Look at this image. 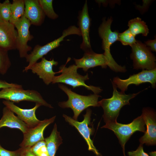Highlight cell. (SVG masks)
I'll use <instances>...</instances> for the list:
<instances>
[{"mask_svg": "<svg viewBox=\"0 0 156 156\" xmlns=\"http://www.w3.org/2000/svg\"><path fill=\"white\" fill-rule=\"evenodd\" d=\"M78 25L82 37L80 48L85 52L92 51L90 37V19L88 12L87 2L86 0L82 10L79 13Z\"/></svg>", "mask_w": 156, "mask_h": 156, "instance_id": "5bb4252c", "label": "cell"}, {"mask_svg": "<svg viewBox=\"0 0 156 156\" xmlns=\"http://www.w3.org/2000/svg\"><path fill=\"white\" fill-rule=\"evenodd\" d=\"M36 156H48L46 142L44 140L40 141L30 148Z\"/></svg>", "mask_w": 156, "mask_h": 156, "instance_id": "83f0119b", "label": "cell"}, {"mask_svg": "<svg viewBox=\"0 0 156 156\" xmlns=\"http://www.w3.org/2000/svg\"></svg>", "mask_w": 156, "mask_h": 156, "instance_id": "d590c367", "label": "cell"}, {"mask_svg": "<svg viewBox=\"0 0 156 156\" xmlns=\"http://www.w3.org/2000/svg\"><path fill=\"white\" fill-rule=\"evenodd\" d=\"M75 65L78 68H82L85 72L90 68L97 66H101L105 68L109 66L108 62L103 54L95 53L92 50L85 52L80 59L74 58Z\"/></svg>", "mask_w": 156, "mask_h": 156, "instance_id": "2e32d148", "label": "cell"}, {"mask_svg": "<svg viewBox=\"0 0 156 156\" xmlns=\"http://www.w3.org/2000/svg\"><path fill=\"white\" fill-rule=\"evenodd\" d=\"M145 43L146 46L149 47V48L151 51L156 52V38L153 40H148L146 41Z\"/></svg>", "mask_w": 156, "mask_h": 156, "instance_id": "d6a6232c", "label": "cell"}, {"mask_svg": "<svg viewBox=\"0 0 156 156\" xmlns=\"http://www.w3.org/2000/svg\"><path fill=\"white\" fill-rule=\"evenodd\" d=\"M131 47L130 56L134 69L152 70L156 68L155 57L148 47L138 40Z\"/></svg>", "mask_w": 156, "mask_h": 156, "instance_id": "52a82bcc", "label": "cell"}, {"mask_svg": "<svg viewBox=\"0 0 156 156\" xmlns=\"http://www.w3.org/2000/svg\"><path fill=\"white\" fill-rule=\"evenodd\" d=\"M118 40L120 41L124 45H128L131 47L137 41L135 38V36L129 29L122 33H119Z\"/></svg>", "mask_w": 156, "mask_h": 156, "instance_id": "4316f807", "label": "cell"}, {"mask_svg": "<svg viewBox=\"0 0 156 156\" xmlns=\"http://www.w3.org/2000/svg\"><path fill=\"white\" fill-rule=\"evenodd\" d=\"M58 62L53 59L50 60H47L44 57L41 59V61L35 63L29 68L32 72L36 74L42 79L47 85L52 82L56 74L59 73L54 72L53 70V66H57Z\"/></svg>", "mask_w": 156, "mask_h": 156, "instance_id": "e0dca14e", "label": "cell"}, {"mask_svg": "<svg viewBox=\"0 0 156 156\" xmlns=\"http://www.w3.org/2000/svg\"><path fill=\"white\" fill-rule=\"evenodd\" d=\"M111 17L106 20L104 19L99 28V34L102 39V48L104 50L103 54L109 63L108 66L112 70L116 72L125 73L127 71L125 66L118 64L113 58L110 51L111 45L118 40L119 33L117 31H112L111 26L112 21Z\"/></svg>", "mask_w": 156, "mask_h": 156, "instance_id": "3957f363", "label": "cell"}, {"mask_svg": "<svg viewBox=\"0 0 156 156\" xmlns=\"http://www.w3.org/2000/svg\"><path fill=\"white\" fill-rule=\"evenodd\" d=\"M128 25V29L135 36L139 34L146 36L149 33V29L146 23L139 17L130 20Z\"/></svg>", "mask_w": 156, "mask_h": 156, "instance_id": "7402d4cb", "label": "cell"}, {"mask_svg": "<svg viewBox=\"0 0 156 156\" xmlns=\"http://www.w3.org/2000/svg\"><path fill=\"white\" fill-rule=\"evenodd\" d=\"M14 113L5 106L3 110V115L0 119V129L5 127L20 130L25 133L30 127Z\"/></svg>", "mask_w": 156, "mask_h": 156, "instance_id": "ffe728a7", "label": "cell"}, {"mask_svg": "<svg viewBox=\"0 0 156 156\" xmlns=\"http://www.w3.org/2000/svg\"><path fill=\"white\" fill-rule=\"evenodd\" d=\"M112 81L121 91L125 92L128 86L131 84L138 86L142 83H149L154 89L156 85V68L152 70H143L136 74L130 75L129 78L121 79L118 77L113 78Z\"/></svg>", "mask_w": 156, "mask_h": 156, "instance_id": "9c48e42d", "label": "cell"}, {"mask_svg": "<svg viewBox=\"0 0 156 156\" xmlns=\"http://www.w3.org/2000/svg\"><path fill=\"white\" fill-rule=\"evenodd\" d=\"M19 149L14 151L8 150L3 148L0 144V156H18Z\"/></svg>", "mask_w": 156, "mask_h": 156, "instance_id": "f546056e", "label": "cell"}, {"mask_svg": "<svg viewBox=\"0 0 156 156\" xmlns=\"http://www.w3.org/2000/svg\"><path fill=\"white\" fill-rule=\"evenodd\" d=\"M55 116L49 119L41 121L36 126L29 128L24 135L23 140L20 145L21 148H30L38 142L44 140L43 133L45 128L53 123L55 118Z\"/></svg>", "mask_w": 156, "mask_h": 156, "instance_id": "4fadbf2b", "label": "cell"}, {"mask_svg": "<svg viewBox=\"0 0 156 156\" xmlns=\"http://www.w3.org/2000/svg\"><path fill=\"white\" fill-rule=\"evenodd\" d=\"M24 16L31 25L40 26L43 22L45 16L38 0H24Z\"/></svg>", "mask_w": 156, "mask_h": 156, "instance_id": "d6986e66", "label": "cell"}, {"mask_svg": "<svg viewBox=\"0 0 156 156\" xmlns=\"http://www.w3.org/2000/svg\"><path fill=\"white\" fill-rule=\"evenodd\" d=\"M31 25L30 21L24 15L14 24L17 32L16 49L21 58H25L28 52L32 49V47L27 44L28 42L34 38L29 30Z\"/></svg>", "mask_w": 156, "mask_h": 156, "instance_id": "8fae6325", "label": "cell"}, {"mask_svg": "<svg viewBox=\"0 0 156 156\" xmlns=\"http://www.w3.org/2000/svg\"><path fill=\"white\" fill-rule=\"evenodd\" d=\"M3 103L13 112L17 115V116L27 124L30 128L34 127L41 121L38 119L35 115L37 109L42 105L36 103L35 106L30 109H23L15 105L12 102L4 100Z\"/></svg>", "mask_w": 156, "mask_h": 156, "instance_id": "ac0fdd59", "label": "cell"}, {"mask_svg": "<svg viewBox=\"0 0 156 156\" xmlns=\"http://www.w3.org/2000/svg\"><path fill=\"white\" fill-rule=\"evenodd\" d=\"M11 65L8 51L0 48V74H6Z\"/></svg>", "mask_w": 156, "mask_h": 156, "instance_id": "d4e9b609", "label": "cell"}, {"mask_svg": "<svg viewBox=\"0 0 156 156\" xmlns=\"http://www.w3.org/2000/svg\"><path fill=\"white\" fill-rule=\"evenodd\" d=\"M146 127L144 135L139 140L140 144L147 146L156 144V116L155 111L148 107L144 108L141 115Z\"/></svg>", "mask_w": 156, "mask_h": 156, "instance_id": "7c38bea8", "label": "cell"}, {"mask_svg": "<svg viewBox=\"0 0 156 156\" xmlns=\"http://www.w3.org/2000/svg\"><path fill=\"white\" fill-rule=\"evenodd\" d=\"M19 151L18 156H36L31 151L30 148H19Z\"/></svg>", "mask_w": 156, "mask_h": 156, "instance_id": "1f68e13d", "label": "cell"}, {"mask_svg": "<svg viewBox=\"0 0 156 156\" xmlns=\"http://www.w3.org/2000/svg\"><path fill=\"white\" fill-rule=\"evenodd\" d=\"M11 3L9 0L0 3V19L9 22L11 16Z\"/></svg>", "mask_w": 156, "mask_h": 156, "instance_id": "484cf974", "label": "cell"}, {"mask_svg": "<svg viewBox=\"0 0 156 156\" xmlns=\"http://www.w3.org/2000/svg\"><path fill=\"white\" fill-rule=\"evenodd\" d=\"M78 67L75 64L66 67L65 65H62L59 67V73L61 74L55 76L52 83H63L71 86L73 88L83 86L89 90L92 91L94 94H97L102 92V90L99 87L88 85L85 81L89 79L88 74L83 76L77 72Z\"/></svg>", "mask_w": 156, "mask_h": 156, "instance_id": "277c9868", "label": "cell"}, {"mask_svg": "<svg viewBox=\"0 0 156 156\" xmlns=\"http://www.w3.org/2000/svg\"><path fill=\"white\" fill-rule=\"evenodd\" d=\"M111 81L113 89L112 97L103 99L98 102L99 106H101L103 110V117L106 123L116 122L122 107L125 105H129V101L142 92L127 94L125 92L118 91L116 85L112 80Z\"/></svg>", "mask_w": 156, "mask_h": 156, "instance_id": "6da1fadb", "label": "cell"}, {"mask_svg": "<svg viewBox=\"0 0 156 156\" xmlns=\"http://www.w3.org/2000/svg\"><path fill=\"white\" fill-rule=\"evenodd\" d=\"M38 1L45 15L53 20L58 18V15L55 12L53 7V0H38Z\"/></svg>", "mask_w": 156, "mask_h": 156, "instance_id": "cb8c5ba5", "label": "cell"}, {"mask_svg": "<svg viewBox=\"0 0 156 156\" xmlns=\"http://www.w3.org/2000/svg\"><path fill=\"white\" fill-rule=\"evenodd\" d=\"M14 25L0 19V48L8 51L16 49L17 30Z\"/></svg>", "mask_w": 156, "mask_h": 156, "instance_id": "9a60e30c", "label": "cell"}, {"mask_svg": "<svg viewBox=\"0 0 156 156\" xmlns=\"http://www.w3.org/2000/svg\"><path fill=\"white\" fill-rule=\"evenodd\" d=\"M91 114L90 109H87L86 114L83 115V120L81 122L66 115L63 114V116L66 121L75 127L85 139L88 146V150L92 151L96 156H102L94 146L93 142L91 139V135L94 131L93 127L90 126Z\"/></svg>", "mask_w": 156, "mask_h": 156, "instance_id": "30bf717a", "label": "cell"}, {"mask_svg": "<svg viewBox=\"0 0 156 156\" xmlns=\"http://www.w3.org/2000/svg\"><path fill=\"white\" fill-rule=\"evenodd\" d=\"M46 142L48 156H55L59 146L62 143V139L60 133L57 130L56 123L50 135L44 139Z\"/></svg>", "mask_w": 156, "mask_h": 156, "instance_id": "44dd1931", "label": "cell"}, {"mask_svg": "<svg viewBox=\"0 0 156 156\" xmlns=\"http://www.w3.org/2000/svg\"><path fill=\"white\" fill-rule=\"evenodd\" d=\"M4 99L12 102L23 101H29L40 104L50 108L51 105L47 103L37 91L33 90H24L22 88H8L0 90V99Z\"/></svg>", "mask_w": 156, "mask_h": 156, "instance_id": "ba28073f", "label": "cell"}, {"mask_svg": "<svg viewBox=\"0 0 156 156\" xmlns=\"http://www.w3.org/2000/svg\"><path fill=\"white\" fill-rule=\"evenodd\" d=\"M24 0H13L11 3V14L9 22L14 25L24 15Z\"/></svg>", "mask_w": 156, "mask_h": 156, "instance_id": "603a6c76", "label": "cell"}, {"mask_svg": "<svg viewBox=\"0 0 156 156\" xmlns=\"http://www.w3.org/2000/svg\"><path fill=\"white\" fill-rule=\"evenodd\" d=\"M145 123L142 115L134 119L131 123L124 124L117 122L106 123L101 128H106L112 131L116 136L122 149L124 156L125 145L133 134L137 131L145 133Z\"/></svg>", "mask_w": 156, "mask_h": 156, "instance_id": "5b68a950", "label": "cell"}, {"mask_svg": "<svg viewBox=\"0 0 156 156\" xmlns=\"http://www.w3.org/2000/svg\"><path fill=\"white\" fill-rule=\"evenodd\" d=\"M59 87L67 95L68 100L60 102L59 105L62 108H71L74 113L73 119L77 120L81 113L89 107H99L98 94H90L88 96L80 95L72 91L62 84H59Z\"/></svg>", "mask_w": 156, "mask_h": 156, "instance_id": "7a4b0ae2", "label": "cell"}, {"mask_svg": "<svg viewBox=\"0 0 156 156\" xmlns=\"http://www.w3.org/2000/svg\"><path fill=\"white\" fill-rule=\"evenodd\" d=\"M149 154L150 156H156V152L155 151H152L150 152Z\"/></svg>", "mask_w": 156, "mask_h": 156, "instance_id": "e575fe53", "label": "cell"}, {"mask_svg": "<svg viewBox=\"0 0 156 156\" xmlns=\"http://www.w3.org/2000/svg\"><path fill=\"white\" fill-rule=\"evenodd\" d=\"M11 87L22 88L21 85L12 83H9L5 81L0 79V89Z\"/></svg>", "mask_w": 156, "mask_h": 156, "instance_id": "4dcf8cb0", "label": "cell"}, {"mask_svg": "<svg viewBox=\"0 0 156 156\" xmlns=\"http://www.w3.org/2000/svg\"><path fill=\"white\" fill-rule=\"evenodd\" d=\"M75 34L81 36V34L78 28L72 25L64 29L62 35L59 38L43 46L37 44L35 46L30 53L28 54L26 57V62H28V65L25 67L23 72H27L30 67L37 62L40 59L42 58L44 55L49 52L58 47L60 42L64 40L66 37L70 35Z\"/></svg>", "mask_w": 156, "mask_h": 156, "instance_id": "8992f818", "label": "cell"}, {"mask_svg": "<svg viewBox=\"0 0 156 156\" xmlns=\"http://www.w3.org/2000/svg\"><path fill=\"white\" fill-rule=\"evenodd\" d=\"M150 1L149 0H144L143 1V2H144V3L141 7L138 6L139 7H138V9H143V8H146V6H147V5H148V4L149 3V2H150Z\"/></svg>", "mask_w": 156, "mask_h": 156, "instance_id": "836d02e7", "label": "cell"}, {"mask_svg": "<svg viewBox=\"0 0 156 156\" xmlns=\"http://www.w3.org/2000/svg\"><path fill=\"white\" fill-rule=\"evenodd\" d=\"M128 155L129 156H149L144 151L143 145L141 144L135 151H129Z\"/></svg>", "mask_w": 156, "mask_h": 156, "instance_id": "f1b7e54d", "label": "cell"}]
</instances>
